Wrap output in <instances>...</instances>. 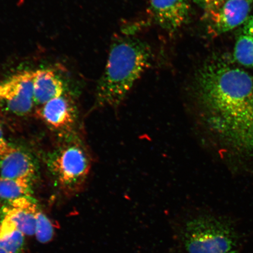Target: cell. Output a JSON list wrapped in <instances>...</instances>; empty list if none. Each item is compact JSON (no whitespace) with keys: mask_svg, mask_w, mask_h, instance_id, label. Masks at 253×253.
I'll return each instance as SVG.
<instances>
[{"mask_svg":"<svg viewBox=\"0 0 253 253\" xmlns=\"http://www.w3.org/2000/svg\"><path fill=\"white\" fill-rule=\"evenodd\" d=\"M195 94L207 127L236 153L253 159V76L214 60L199 69Z\"/></svg>","mask_w":253,"mask_h":253,"instance_id":"1","label":"cell"},{"mask_svg":"<svg viewBox=\"0 0 253 253\" xmlns=\"http://www.w3.org/2000/svg\"><path fill=\"white\" fill-rule=\"evenodd\" d=\"M153 52L145 41L136 38H119L110 47L108 59L98 82L96 103L118 107L148 68Z\"/></svg>","mask_w":253,"mask_h":253,"instance_id":"2","label":"cell"},{"mask_svg":"<svg viewBox=\"0 0 253 253\" xmlns=\"http://www.w3.org/2000/svg\"><path fill=\"white\" fill-rule=\"evenodd\" d=\"M181 236L188 253H229L236 245L235 233L229 224L213 216L189 220L183 227Z\"/></svg>","mask_w":253,"mask_h":253,"instance_id":"3","label":"cell"},{"mask_svg":"<svg viewBox=\"0 0 253 253\" xmlns=\"http://www.w3.org/2000/svg\"><path fill=\"white\" fill-rule=\"evenodd\" d=\"M47 167L60 189L65 192H75L86 182L91 159L83 145L69 141L50 155Z\"/></svg>","mask_w":253,"mask_h":253,"instance_id":"4","label":"cell"},{"mask_svg":"<svg viewBox=\"0 0 253 253\" xmlns=\"http://www.w3.org/2000/svg\"><path fill=\"white\" fill-rule=\"evenodd\" d=\"M33 71L17 73L0 82V105L17 116L28 115L36 105Z\"/></svg>","mask_w":253,"mask_h":253,"instance_id":"5","label":"cell"},{"mask_svg":"<svg viewBox=\"0 0 253 253\" xmlns=\"http://www.w3.org/2000/svg\"><path fill=\"white\" fill-rule=\"evenodd\" d=\"M37 113L52 130L61 135H69L74 130L77 110L71 98L65 93L40 106Z\"/></svg>","mask_w":253,"mask_h":253,"instance_id":"6","label":"cell"},{"mask_svg":"<svg viewBox=\"0 0 253 253\" xmlns=\"http://www.w3.org/2000/svg\"><path fill=\"white\" fill-rule=\"evenodd\" d=\"M253 0H227L219 8L206 14L209 33L219 36L246 23L250 17Z\"/></svg>","mask_w":253,"mask_h":253,"instance_id":"7","label":"cell"},{"mask_svg":"<svg viewBox=\"0 0 253 253\" xmlns=\"http://www.w3.org/2000/svg\"><path fill=\"white\" fill-rule=\"evenodd\" d=\"M152 13L160 26L175 33L188 23L191 6L188 0H150Z\"/></svg>","mask_w":253,"mask_h":253,"instance_id":"8","label":"cell"},{"mask_svg":"<svg viewBox=\"0 0 253 253\" xmlns=\"http://www.w3.org/2000/svg\"><path fill=\"white\" fill-rule=\"evenodd\" d=\"M39 209L33 197L21 198L5 203L0 211V217L10 221L25 235L33 236L36 233Z\"/></svg>","mask_w":253,"mask_h":253,"instance_id":"9","label":"cell"},{"mask_svg":"<svg viewBox=\"0 0 253 253\" xmlns=\"http://www.w3.org/2000/svg\"><path fill=\"white\" fill-rule=\"evenodd\" d=\"M36 167L27 152L11 145L0 158V177L33 181Z\"/></svg>","mask_w":253,"mask_h":253,"instance_id":"10","label":"cell"},{"mask_svg":"<svg viewBox=\"0 0 253 253\" xmlns=\"http://www.w3.org/2000/svg\"><path fill=\"white\" fill-rule=\"evenodd\" d=\"M34 99L39 107L65 94L64 82L52 69H40L34 71Z\"/></svg>","mask_w":253,"mask_h":253,"instance_id":"11","label":"cell"},{"mask_svg":"<svg viewBox=\"0 0 253 253\" xmlns=\"http://www.w3.org/2000/svg\"><path fill=\"white\" fill-rule=\"evenodd\" d=\"M0 247L7 253H23L25 235L14 224L0 217Z\"/></svg>","mask_w":253,"mask_h":253,"instance_id":"12","label":"cell"},{"mask_svg":"<svg viewBox=\"0 0 253 253\" xmlns=\"http://www.w3.org/2000/svg\"><path fill=\"white\" fill-rule=\"evenodd\" d=\"M33 182L0 177V199L7 203L19 198L32 197Z\"/></svg>","mask_w":253,"mask_h":253,"instance_id":"13","label":"cell"},{"mask_svg":"<svg viewBox=\"0 0 253 253\" xmlns=\"http://www.w3.org/2000/svg\"><path fill=\"white\" fill-rule=\"evenodd\" d=\"M234 58L239 64L253 68V37L243 34L238 37L234 50Z\"/></svg>","mask_w":253,"mask_h":253,"instance_id":"14","label":"cell"},{"mask_svg":"<svg viewBox=\"0 0 253 253\" xmlns=\"http://www.w3.org/2000/svg\"><path fill=\"white\" fill-rule=\"evenodd\" d=\"M54 229L53 224L45 214L39 209L37 212L36 235L38 241L41 243H48L53 238Z\"/></svg>","mask_w":253,"mask_h":253,"instance_id":"15","label":"cell"},{"mask_svg":"<svg viewBox=\"0 0 253 253\" xmlns=\"http://www.w3.org/2000/svg\"><path fill=\"white\" fill-rule=\"evenodd\" d=\"M227 0H195V1L201 8L203 9L205 15L219 8Z\"/></svg>","mask_w":253,"mask_h":253,"instance_id":"16","label":"cell"},{"mask_svg":"<svg viewBox=\"0 0 253 253\" xmlns=\"http://www.w3.org/2000/svg\"><path fill=\"white\" fill-rule=\"evenodd\" d=\"M11 145L6 139L1 126H0V158L7 151Z\"/></svg>","mask_w":253,"mask_h":253,"instance_id":"17","label":"cell"},{"mask_svg":"<svg viewBox=\"0 0 253 253\" xmlns=\"http://www.w3.org/2000/svg\"><path fill=\"white\" fill-rule=\"evenodd\" d=\"M243 34L253 37V15H250L248 20L246 21L243 28Z\"/></svg>","mask_w":253,"mask_h":253,"instance_id":"18","label":"cell"},{"mask_svg":"<svg viewBox=\"0 0 253 253\" xmlns=\"http://www.w3.org/2000/svg\"><path fill=\"white\" fill-rule=\"evenodd\" d=\"M0 253H7L0 247Z\"/></svg>","mask_w":253,"mask_h":253,"instance_id":"19","label":"cell"},{"mask_svg":"<svg viewBox=\"0 0 253 253\" xmlns=\"http://www.w3.org/2000/svg\"><path fill=\"white\" fill-rule=\"evenodd\" d=\"M229 253H236V252L235 251V250H234V251L230 252Z\"/></svg>","mask_w":253,"mask_h":253,"instance_id":"20","label":"cell"}]
</instances>
